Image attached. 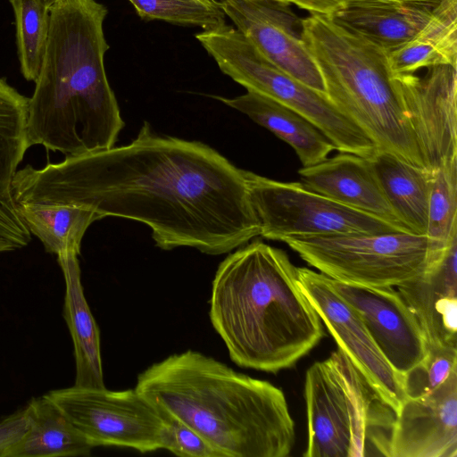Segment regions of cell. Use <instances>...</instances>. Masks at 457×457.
I'll list each match as a JSON object with an SVG mask.
<instances>
[{
    "label": "cell",
    "instance_id": "31",
    "mask_svg": "<svg viewBox=\"0 0 457 457\" xmlns=\"http://www.w3.org/2000/svg\"><path fill=\"white\" fill-rule=\"evenodd\" d=\"M27 428V406L0 421V457L8 456L10 451L22 439Z\"/></svg>",
    "mask_w": 457,
    "mask_h": 457
},
{
    "label": "cell",
    "instance_id": "15",
    "mask_svg": "<svg viewBox=\"0 0 457 457\" xmlns=\"http://www.w3.org/2000/svg\"><path fill=\"white\" fill-rule=\"evenodd\" d=\"M383 455L457 457V371L435 391L405 398L389 428Z\"/></svg>",
    "mask_w": 457,
    "mask_h": 457
},
{
    "label": "cell",
    "instance_id": "27",
    "mask_svg": "<svg viewBox=\"0 0 457 457\" xmlns=\"http://www.w3.org/2000/svg\"><path fill=\"white\" fill-rule=\"evenodd\" d=\"M426 236L437 254L443 253L457 237V156L435 171Z\"/></svg>",
    "mask_w": 457,
    "mask_h": 457
},
{
    "label": "cell",
    "instance_id": "10",
    "mask_svg": "<svg viewBox=\"0 0 457 457\" xmlns=\"http://www.w3.org/2000/svg\"><path fill=\"white\" fill-rule=\"evenodd\" d=\"M46 395L93 447H128L143 453L163 449V418L135 387L73 386Z\"/></svg>",
    "mask_w": 457,
    "mask_h": 457
},
{
    "label": "cell",
    "instance_id": "22",
    "mask_svg": "<svg viewBox=\"0 0 457 457\" xmlns=\"http://www.w3.org/2000/svg\"><path fill=\"white\" fill-rule=\"evenodd\" d=\"M372 162L398 217L411 232L426 235L435 172L413 166L385 151H378Z\"/></svg>",
    "mask_w": 457,
    "mask_h": 457
},
{
    "label": "cell",
    "instance_id": "7",
    "mask_svg": "<svg viewBox=\"0 0 457 457\" xmlns=\"http://www.w3.org/2000/svg\"><path fill=\"white\" fill-rule=\"evenodd\" d=\"M220 71L253 91L297 112L317 127L336 150L365 158L378 152L373 141L322 93L300 82L267 59L237 29L225 25L195 35Z\"/></svg>",
    "mask_w": 457,
    "mask_h": 457
},
{
    "label": "cell",
    "instance_id": "11",
    "mask_svg": "<svg viewBox=\"0 0 457 457\" xmlns=\"http://www.w3.org/2000/svg\"><path fill=\"white\" fill-rule=\"evenodd\" d=\"M298 281L321 321L376 395L396 414L406 398L404 378L382 354L357 311L335 289L329 277L297 267Z\"/></svg>",
    "mask_w": 457,
    "mask_h": 457
},
{
    "label": "cell",
    "instance_id": "16",
    "mask_svg": "<svg viewBox=\"0 0 457 457\" xmlns=\"http://www.w3.org/2000/svg\"><path fill=\"white\" fill-rule=\"evenodd\" d=\"M298 173L309 188L411 232L390 204L372 159L339 152L317 164L303 167Z\"/></svg>",
    "mask_w": 457,
    "mask_h": 457
},
{
    "label": "cell",
    "instance_id": "24",
    "mask_svg": "<svg viewBox=\"0 0 457 457\" xmlns=\"http://www.w3.org/2000/svg\"><path fill=\"white\" fill-rule=\"evenodd\" d=\"M387 57L393 75L438 65L457 67V0H442L428 22Z\"/></svg>",
    "mask_w": 457,
    "mask_h": 457
},
{
    "label": "cell",
    "instance_id": "1",
    "mask_svg": "<svg viewBox=\"0 0 457 457\" xmlns=\"http://www.w3.org/2000/svg\"><path fill=\"white\" fill-rule=\"evenodd\" d=\"M244 170L204 143L159 135L144 121L127 145L18 170L12 195L16 205H77L137 220L161 249L218 255L260 236Z\"/></svg>",
    "mask_w": 457,
    "mask_h": 457
},
{
    "label": "cell",
    "instance_id": "26",
    "mask_svg": "<svg viewBox=\"0 0 457 457\" xmlns=\"http://www.w3.org/2000/svg\"><path fill=\"white\" fill-rule=\"evenodd\" d=\"M15 16L21 71L34 81L39 73L49 29L50 8L42 0H9Z\"/></svg>",
    "mask_w": 457,
    "mask_h": 457
},
{
    "label": "cell",
    "instance_id": "30",
    "mask_svg": "<svg viewBox=\"0 0 457 457\" xmlns=\"http://www.w3.org/2000/svg\"><path fill=\"white\" fill-rule=\"evenodd\" d=\"M158 410L165 425L162 450L181 457H224L194 429L166 411Z\"/></svg>",
    "mask_w": 457,
    "mask_h": 457
},
{
    "label": "cell",
    "instance_id": "18",
    "mask_svg": "<svg viewBox=\"0 0 457 457\" xmlns=\"http://www.w3.org/2000/svg\"><path fill=\"white\" fill-rule=\"evenodd\" d=\"M442 0H343L329 16L336 23L386 53L413 37Z\"/></svg>",
    "mask_w": 457,
    "mask_h": 457
},
{
    "label": "cell",
    "instance_id": "35",
    "mask_svg": "<svg viewBox=\"0 0 457 457\" xmlns=\"http://www.w3.org/2000/svg\"><path fill=\"white\" fill-rule=\"evenodd\" d=\"M280 1H285V2H288L287 0H280Z\"/></svg>",
    "mask_w": 457,
    "mask_h": 457
},
{
    "label": "cell",
    "instance_id": "28",
    "mask_svg": "<svg viewBox=\"0 0 457 457\" xmlns=\"http://www.w3.org/2000/svg\"><path fill=\"white\" fill-rule=\"evenodd\" d=\"M146 21L198 26L212 30L226 25V14L216 0H129Z\"/></svg>",
    "mask_w": 457,
    "mask_h": 457
},
{
    "label": "cell",
    "instance_id": "32",
    "mask_svg": "<svg viewBox=\"0 0 457 457\" xmlns=\"http://www.w3.org/2000/svg\"><path fill=\"white\" fill-rule=\"evenodd\" d=\"M289 4L308 11L310 14L331 16L342 5L343 0H287Z\"/></svg>",
    "mask_w": 457,
    "mask_h": 457
},
{
    "label": "cell",
    "instance_id": "17",
    "mask_svg": "<svg viewBox=\"0 0 457 457\" xmlns=\"http://www.w3.org/2000/svg\"><path fill=\"white\" fill-rule=\"evenodd\" d=\"M395 287L417 318L428 346L457 347V237L426 273Z\"/></svg>",
    "mask_w": 457,
    "mask_h": 457
},
{
    "label": "cell",
    "instance_id": "12",
    "mask_svg": "<svg viewBox=\"0 0 457 457\" xmlns=\"http://www.w3.org/2000/svg\"><path fill=\"white\" fill-rule=\"evenodd\" d=\"M393 75L427 169L457 156V69L438 65Z\"/></svg>",
    "mask_w": 457,
    "mask_h": 457
},
{
    "label": "cell",
    "instance_id": "9",
    "mask_svg": "<svg viewBox=\"0 0 457 457\" xmlns=\"http://www.w3.org/2000/svg\"><path fill=\"white\" fill-rule=\"evenodd\" d=\"M260 236L380 234L403 231L376 216L328 198L303 182H283L244 170ZM407 232V231H405Z\"/></svg>",
    "mask_w": 457,
    "mask_h": 457
},
{
    "label": "cell",
    "instance_id": "20",
    "mask_svg": "<svg viewBox=\"0 0 457 457\" xmlns=\"http://www.w3.org/2000/svg\"><path fill=\"white\" fill-rule=\"evenodd\" d=\"M215 98L245 114L288 144L303 167L326 160L336 150L334 144L311 121L272 98L253 91L234 98Z\"/></svg>",
    "mask_w": 457,
    "mask_h": 457
},
{
    "label": "cell",
    "instance_id": "29",
    "mask_svg": "<svg viewBox=\"0 0 457 457\" xmlns=\"http://www.w3.org/2000/svg\"><path fill=\"white\" fill-rule=\"evenodd\" d=\"M457 371V347L428 346L426 358L404 376L406 397L428 395Z\"/></svg>",
    "mask_w": 457,
    "mask_h": 457
},
{
    "label": "cell",
    "instance_id": "8",
    "mask_svg": "<svg viewBox=\"0 0 457 457\" xmlns=\"http://www.w3.org/2000/svg\"><path fill=\"white\" fill-rule=\"evenodd\" d=\"M281 242L330 278L363 287H396L417 278L445 252L436 253L426 235L405 231L289 236Z\"/></svg>",
    "mask_w": 457,
    "mask_h": 457
},
{
    "label": "cell",
    "instance_id": "19",
    "mask_svg": "<svg viewBox=\"0 0 457 457\" xmlns=\"http://www.w3.org/2000/svg\"><path fill=\"white\" fill-rule=\"evenodd\" d=\"M29 98L0 79V237L15 248L30 242L31 234L18 214L12 180L27 150Z\"/></svg>",
    "mask_w": 457,
    "mask_h": 457
},
{
    "label": "cell",
    "instance_id": "21",
    "mask_svg": "<svg viewBox=\"0 0 457 457\" xmlns=\"http://www.w3.org/2000/svg\"><path fill=\"white\" fill-rule=\"evenodd\" d=\"M78 256L72 253L57 256L66 288L63 317L74 345L76 363L74 386L101 388L105 386L100 333L84 295Z\"/></svg>",
    "mask_w": 457,
    "mask_h": 457
},
{
    "label": "cell",
    "instance_id": "13",
    "mask_svg": "<svg viewBox=\"0 0 457 457\" xmlns=\"http://www.w3.org/2000/svg\"><path fill=\"white\" fill-rule=\"evenodd\" d=\"M223 12L276 66L326 95L319 69L303 41V19L280 0H220Z\"/></svg>",
    "mask_w": 457,
    "mask_h": 457
},
{
    "label": "cell",
    "instance_id": "34",
    "mask_svg": "<svg viewBox=\"0 0 457 457\" xmlns=\"http://www.w3.org/2000/svg\"><path fill=\"white\" fill-rule=\"evenodd\" d=\"M42 1L45 3V4L47 7L51 8L53 5L58 4V3H60L61 1H63V0H42Z\"/></svg>",
    "mask_w": 457,
    "mask_h": 457
},
{
    "label": "cell",
    "instance_id": "2",
    "mask_svg": "<svg viewBox=\"0 0 457 457\" xmlns=\"http://www.w3.org/2000/svg\"><path fill=\"white\" fill-rule=\"evenodd\" d=\"M105 6L63 0L50 8V29L28 104V139L65 157L115 145L124 127L108 82L104 33Z\"/></svg>",
    "mask_w": 457,
    "mask_h": 457
},
{
    "label": "cell",
    "instance_id": "4",
    "mask_svg": "<svg viewBox=\"0 0 457 457\" xmlns=\"http://www.w3.org/2000/svg\"><path fill=\"white\" fill-rule=\"evenodd\" d=\"M209 303L213 328L242 368L272 373L290 368L324 335L297 267L283 250L261 240L220 263Z\"/></svg>",
    "mask_w": 457,
    "mask_h": 457
},
{
    "label": "cell",
    "instance_id": "3",
    "mask_svg": "<svg viewBox=\"0 0 457 457\" xmlns=\"http://www.w3.org/2000/svg\"><path fill=\"white\" fill-rule=\"evenodd\" d=\"M135 388L224 457H287L295 423L283 391L187 350L142 371Z\"/></svg>",
    "mask_w": 457,
    "mask_h": 457
},
{
    "label": "cell",
    "instance_id": "14",
    "mask_svg": "<svg viewBox=\"0 0 457 457\" xmlns=\"http://www.w3.org/2000/svg\"><path fill=\"white\" fill-rule=\"evenodd\" d=\"M337 293L361 316L377 346L403 378L428 354L425 334L394 287H363L332 279Z\"/></svg>",
    "mask_w": 457,
    "mask_h": 457
},
{
    "label": "cell",
    "instance_id": "25",
    "mask_svg": "<svg viewBox=\"0 0 457 457\" xmlns=\"http://www.w3.org/2000/svg\"><path fill=\"white\" fill-rule=\"evenodd\" d=\"M17 212L30 234L47 253L58 255L80 253L81 241L88 227L101 217L93 210L70 204H25Z\"/></svg>",
    "mask_w": 457,
    "mask_h": 457
},
{
    "label": "cell",
    "instance_id": "6",
    "mask_svg": "<svg viewBox=\"0 0 457 457\" xmlns=\"http://www.w3.org/2000/svg\"><path fill=\"white\" fill-rule=\"evenodd\" d=\"M305 457H362L371 426L388 431L395 414L337 349L307 370Z\"/></svg>",
    "mask_w": 457,
    "mask_h": 457
},
{
    "label": "cell",
    "instance_id": "33",
    "mask_svg": "<svg viewBox=\"0 0 457 457\" xmlns=\"http://www.w3.org/2000/svg\"><path fill=\"white\" fill-rule=\"evenodd\" d=\"M14 250V247L0 237V253Z\"/></svg>",
    "mask_w": 457,
    "mask_h": 457
},
{
    "label": "cell",
    "instance_id": "23",
    "mask_svg": "<svg viewBox=\"0 0 457 457\" xmlns=\"http://www.w3.org/2000/svg\"><path fill=\"white\" fill-rule=\"evenodd\" d=\"M28 428L7 457L88 456L94 448L47 395L27 405Z\"/></svg>",
    "mask_w": 457,
    "mask_h": 457
},
{
    "label": "cell",
    "instance_id": "5",
    "mask_svg": "<svg viewBox=\"0 0 457 457\" xmlns=\"http://www.w3.org/2000/svg\"><path fill=\"white\" fill-rule=\"evenodd\" d=\"M303 41L322 78L326 96L375 144L427 170L387 53L336 23L329 16L303 19Z\"/></svg>",
    "mask_w": 457,
    "mask_h": 457
}]
</instances>
